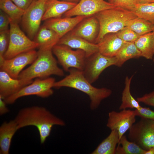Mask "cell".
<instances>
[{
    "label": "cell",
    "instance_id": "cell-40",
    "mask_svg": "<svg viewBox=\"0 0 154 154\" xmlns=\"http://www.w3.org/2000/svg\"><path fill=\"white\" fill-rule=\"evenodd\" d=\"M61 1H65L68 2H72L76 3H78L80 0H60Z\"/></svg>",
    "mask_w": 154,
    "mask_h": 154
},
{
    "label": "cell",
    "instance_id": "cell-42",
    "mask_svg": "<svg viewBox=\"0 0 154 154\" xmlns=\"http://www.w3.org/2000/svg\"><path fill=\"white\" fill-rule=\"evenodd\" d=\"M109 0V1H110H110H111V0Z\"/></svg>",
    "mask_w": 154,
    "mask_h": 154
},
{
    "label": "cell",
    "instance_id": "cell-39",
    "mask_svg": "<svg viewBox=\"0 0 154 154\" xmlns=\"http://www.w3.org/2000/svg\"><path fill=\"white\" fill-rule=\"evenodd\" d=\"M144 154H154V147H152L146 151Z\"/></svg>",
    "mask_w": 154,
    "mask_h": 154
},
{
    "label": "cell",
    "instance_id": "cell-21",
    "mask_svg": "<svg viewBox=\"0 0 154 154\" xmlns=\"http://www.w3.org/2000/svg\"><path fill=\"white\" fill-rule=\"evenodd\" d=\"M18 130L14 119L5 121L0 127V154H9L13 137Z\"/></svg>",
    "mask_w": 154,
    "mask_h": 154
},
{
    "label": "cell",
    "instance_id": "cell-28",
    "mask_svg": "<svg viewBox=\"0 0 154 154\" xmlns=\"http://www.w3.org/2000/svg\"><path fill=\"white\" fill-rule=\"evenodd\" d=\"M126 27L141 36L152 32L154 23L137 17L130 21Z\"/></svg>",
    "mask_w": 154,
    "mask_h": 154
},
{
    "label": "cell",
    "instance_id": "cell-19",
    "mask_svg": "<svg viewBox=\"0 0 154 154\" xmlns=\"http://www.w3.org/2000/svg\"><path fill=\"white\" fill-rule=\"evenodd\" d=\"M60 39L58 34L53 30L43 25L40 27L33 40L38 45V50H52Z\"/></svg>",
    "mask_w": 154,
    "mask_h": 154
},
{
    "label": "cell",
    "instance_id": "cell-20",
    "mask_svg": "<svg viewBox=\"0 0 154 154\" xmlns=\"http://www.w3.org/2000/svg\"><path fill=\"white\" fill-rule=\"evenodd\" d=\"M77 3L60 0H48L42 21L60 17L71 9Z\"/></svg>",
    "mask_w": 154,
    "mask_h": 154
},
{
    "label": "cell",
    "instance_id": "cell-10",
    "mask_svg": "<svg viewBox=\"0 0 154 154\" xmlns=\"http://www.w3.org/2000/svg\"><path fill=\"white\" fill-rule=\"evenodd\" d=\"M116 62L115 56H106L98 52L87 57L82 71L86 78L92 84L105 69L111 66H116Z\"/></svg>",
    "mask_w": 154,
    "mask_h": 154
},
{
    "label": "cell",
    "instance_id": "cell-23",
    "mask_svg": "<svg viewBox=\"0 0 154 154\" xmlns=\"http://www.w3.org/2000/svg\"><path fill=\"white\" fill-rule=\"evenodd\" d=\"M109 135L104 139L92 154H114L119 140V135L116 130H111Z\"/></svg>",
    "mask_w": 154,
    "mask_h": 154
},
{
    "label": "cell",
    "instance_id": "cell-31",
    "mask_svg": "<svg viewBox=\"0 0 154 154\" xmlns=\"http://www.w3.org/2000/svg\"><path fill=\"white\" fill-rule=\"evenodd\" d=\"M9 39V29L0 31V60L4 59L3 56L8 48Z\"/></svg>",
    "mask_w": 154,
    "mask_h": 154
},
{
    "label": "cell",
    "instance_id": "cell-32",
    "mask_svg": "<svg viewBox=\"0 0 154 154\" xmlns=\"http://www.w3.org/2000/svg\"><path fill=\"white\" fill-rule=\"evenodd\" d=\"M116 7L132 11L137 4L136 0H111L110 2Z\"/></svg>",
    "mask_w": 154,
    "mask_h": 154
},
{
    "label": "cell",
    "instance_id": "cell-38",
    "mask_svg": "<svg viewBox=\"0 0 154 154\" xmlns=\"http://www.w3.org/2000/svg\"><path fill=\"white\" fill-rule=\"evenodd\" d=\"M137 4H144L154 2V0H136Z\"/></svg>",
    "mask_w": 154,
    "mask_h": 154
},
{
    "label": "cell",
    "instance_id": "cell-9",
    "mask_svg": "<svg viewBox=\"0 0 154 154\" xmlns=\"http://www.w3.org/2000/svg\"><path fill=\"white\" fill-rule=\"evenodd\" d=\"M55 82V79L53 78H37L30 84L4 100L7 104H12L19 98L25 96L35 95L42 98H47L53 94L52 88Z\"/></svg>",
    "mask_w": 154,
    "mask_h": 154
},
{
    "label": "cell",
    "instance_id": "cell-34",
    "mask_svg": "<svg viewBox=\"0 0 154 154\" xmlns=\"http://www.w3.org/2000/svg\"><path fill=\"white\" fill-rule=\"evenodd\" d=\"M11 19L5 13L0 10V31L9 29Z\"/></svg>",
    "mask_w": 154,
    "mask_h": 154
},
{
    "label": "cell",
    "instance_id": "cell-18",
    "mask_svg": "<svg viewBox=\"0 0 154 154\" xmlns=\"http://www.w3.org/2000/svg\"><path fill=\"white\" fill-rule=\"evenodd\" d=\"M126 42L119 37L116 33H113L105 35L97 44L99 52L112 57L116 56Z\"/></svg>",
    "mask_w": 154,
    "mask_h": 154
},
{
    "label": "cell",
    "instance_id": "cell-16",
    "mask_svg": "<svg viewBox=\"0 0 154 154\" xmlns=\"http://www.w3.org/2000/svg\"><path fill=\"white\" fill-rule=\"evenodd\" d=\"M33 81L14 79L5 72L0 71V96L3 99L16 93Z\"/></svg>",
    "mask_w": 154,
    "mask_h": 154
},
{
    "label": "cell",
    "instance_id": "cell-29",
    "mask_svg": "<svg viewBox=\"0 0 154 154\" xmlns=\"http://www.w3.org/2000/svg\"><path fill=\"white\" fill-rule=\"evenodd\" d=\"M132 11L137 17L154 23V2L137 4Z\"/></svg>",
    "mask_w": 154,
    "mask_h": 154
},
{
    "label": "cell",
    "instance_id": "cell-11",
    "mask_svg": "<svg viewBox=\"0 0 154 154\" xmlns=\"http://www.w3.org/2000/svg\"><path fill=\"white\" fill-rule=\"evenodd\" d=\"M38 55L35 49L19 54L9 59L0 61L1 70L4 71L11 77L17 79L23 69L27 65L32 64Z\"/></svg>",
    "mask_w": 154,
    "mask_h": 154
},
{
    "label": "cell",
    "instance_id": "cell-37",
    "mask_svg": "<svg viewBox=\"0 0 154 154\" xmlns=\"http://www.w3.org/2000/svg\"><path fill=\"white\" fill-rule=\"evenodd\" d=\"M4 99L0 96V115L2 116L9 112V110L6 106Z\"/></svg>",
    "mask_w": 154,
    "mask_h": 154
},
{
    "label": "cell",
    "instance_id": "cell-27",
    "mask_svg": "<svg viewBox=\"0 0 154 154\" xmlns=\"http://www.w3.org/2000/svg\"><path fill=\"white\" fill-rule=\"evenodd\" d=\"M145 151L134 143L128 140L123 135L119 139L115 154H144Z\"/></svg>",
    "mask_w": 154,
    "mask_h": 154
},
{
    "label": "cell",
    "instance_id": "cell-14",
    "mask_svg": "<svg viewBox=\"0 0 154 154\" xmlns=\"http://www.w3.org/2000/svg\"><path fill=\"white\" fill-rule=\"evenodd\" d=\"M99 30L98 21L94 15L84 19L69 33L95 43Z\"/></svg>",
    "mask_w": 154,
    "mask_h": 154
},
{
    "label": "cell",
    "instance_id": "cell-4",
    "mask_svg": "<svg viewBox=\"0 0 154 154\" xmlns=\"http://www.w3.org/2000/svg\"><path fill=\"white\" fill-rule=\"evenodd\" d=\"M37 53L35 60L30 66L21 72L17 79L33 81L35 78L44 79L52 75H64L63 71L58 66L52 50H38Z\"/></svg>",
    "mask_w": 154,
    "mask_h": 154
},
{
    "label": "cell",
    "instance_id": "cell-24",
    "mask_svg": "<svg viewBox=\"0 0 154 154\" xmlns=\"http://www.w3.org/2000/svg\"><path fill=\"white\" fill-rule=\"evenodd\" d=\"M141 56L140 52L134 42H126L115 56L117 60L116 66L121 67L127 60Z\"/></svg>",
    "mask_w": 154,
    "mask_h": 154
},
{
    "label": "cell",
    "instance_id": "cell-2",
    "mask_svg": "<svg viewBox=\"0 0 154 154\" xmlns=\"http://www.w3.org/2000/svg\"><path fill=\"white\" fill-rule=\"evenodd\" d=\"M68 72V75L62 79L55 82L53 87H69L85 93L90 98L91 110L97 109L101 102L112 94V91L109 89L105 88H98L92 85L85 77L82 71L71 68Z\"/></svg>",
    "mask_w": 154,
    "mask_h": 154
},
{
    "label": "cell",
    "instance_id": "cell-25",
    "mask_svg": "<svg viewBox=\"0 0 154 154\" xmlns=\"http://www.w3.org/2000/svg\"><path fill=\"white\" fill-rule=\"evenodd\" d=\"M133 75L130 77L127 76L125 79V86L122 94L121 103L119 107L120 110L127 108H135L138 110L141 106L137 100L132 96L130 92V85Z\"/></svg>",
    "mask_w": 154,
    "mask_h": 154
},
{
    "label": "cell",
    "instance_id": "cell-30",
    "mask_svg": "<svg viewBox=\"0 0 154 154\" xmlns=\"http://www.w3.org/2000/svg\"><path fill=\"white\" fill-rule=\"evenodd\" d=\"M116 33L119 37L126 42H134L140 36L126 27Z\"/></svg>",
    "mask_w": 154,
    "mask_h": 154
},
{
    "label": "cell",
    "instance_id": "cell-26",
    "mask_svg": "<svg viewBox=\"0 0 154 154\" xmlns=\"http://www.w3.org/2000/svg\"><path fill=\"white\" fill-rule=\"evenodd\" d=\"M0 8L9 17L11 21L18 23L21 21L25 11L11 0L0 1Z\"/></svg>",
    "mask_w": 154,
    "mask_h": 154
},
{
    "label": "cell",
    "instance_id": "cell-8",
    "mask_svg": "<svg viewBox=\"0 0 154 154\" xmlns=\"http://www.w3.org/2000/svg\"><path fill=\"white\" fill-rule=\"evenodd\" d=\"M52 51L65 71H68L71 68L83 70L87 57L82 50H73L66 45L57 44L53 47Z\"/></svg>",
    "mask_w": 154,
    "mask_h": 154
},
{
    "label": "cell",
    "instance_id": "cell-35",
    "mask_svg": "<svg viewBox=\"0 0 154 154\" xmlns=\"http://www.w3.org/2000/svg\"><path fill=\"white\" fill-rule=\"evenodd\" d=\"M137 100L139 102L154 107V90L149 93L145 94L141 97H138Z\"/></svg>",
    "mask_w": 154,
    "mask_h": 154
},
{
    "label": "cell",
    "instance_id": "cell-5",
    "mask_svg": "<svg viewBox=\"0 0 154 154\" xmlns=\"http://www.w3.org/2000/svg\"><path fill=\"white\" fill-rule=\"evenodd\" d=\"M10 39L8 48L3 57L9 59L17 55L38 48V44L27 36L20 28L18 23L11 20Z\"/></svg>",
    "mask_w": 154,
    "mask_h": 154
},
{
    "label": "cell",
    "instance_id": "cell-22",
    "mask_svg": "<svg viewBox=\"0 0 154 154\" xmlns=\"http://www.w3.org/2000/svg\"><path fill=\"white\" fill-rule=\"evenodd\" d=\"M134 43L140 52L141 56L147 59H153L154 40L153 32L140 36Z\"/></svg>",
    "mask_w": 154,
    "mask_h": 154
},
{
    "label": "cell",
    "instance_id": "cell-41",
    "mask_svg": "<svg viewBox=\"0 0 154 154\" xmlns=\"http://www.w3.org/2000/svg\"><path fill=\"white\" fill-rule=\"evenodd\" d=\"M153 33V37H154V29L153 30V31H152ZM153 60L154 61V57L153 58Z\"/></svg>",
    "mask_w": 154,
    "mask_h": 154
},
{
    "label": "cell",
    "instance_id": "cell-3",
    "mask_svg": "<svg viewBox=\"0 0 154 154\" xmlns=\"http://www.w3.org/2000/svg\"><path fill=\"white\" fill-rule=\"evenodd\" d=\"M94 15L99 25L96 44L98 43L106 35L117 33L125 27L130 21L137 17L132 11L118 7L104 10Z\"/></svg>",
    "mask_w": 154,
    "mask_h": 154
},
{
    "label": "cell",
    "instance_id": "cell-7",
    "mask_svg": "<svg viewBox=\"0 0 154 154\" xmlns=\"http://www.w3.org/2000/svg\"><path fill=\"white\" fill-rule=\"evenodd\" d=\"M48 1L33 0L22 16V27L31 39L35 37L40 27Z\"/></svg>",
    "mask_w": 154,
    "mask_h": 154
},
{
    "label": "cell",
    "instance_id": "cell-33",
    "mask_svg": "<svg viewBox=\"0 0 154 154\" xmlns=\"http://www.w3.org/2000/svg\"><path fill=\"white\" fill-rule=\"evenodd\" d=\"M136 116L154 120V111L148 108L141 107L135 110Z\"/></svg>",
    "mask_w": 154,
    "mask_h": 154
},
{
    "label": "cell",
    "instance_id": "cell-36",
    "mask_svg": "<svg viewBox=\"0 0 154 154\" xmlns=\"http://www.w3.org/2000/svg\"><path fill=\"white\" fill-rule=\"evenodd\" d=\"M21 9L26 10L32 3L33 0H11Z\"/></svg>",
    "mask_w": 154,
    "mask_h": 154
},
{
    "label": "cell",
    "instance_id": "cell-15",
    "mask_svg": "<svg viewBox=\"0 0 154 154\" xmlns=\"http://www.w3.org/2000/svg\"><path fill=\"white\" fill-rule=\"evenodd\" d=\"M88 17L82 16L52 18L46 21L43 24L54 31L60 38L70 32L80 22Z\"/></svg>",
    "mask_w": 154,
    "mask_h": 154
},
{
    "label": "cell",
    "instance_id": "cell-6",
    "mask_svg": "<svg viewBox=\"0 0 154 154\" xmlns=\"http://www.w3.org/2000/svg\"><path fill=\"white\" fill-rule=\"evenodd\" d=\"M129 130V141L145 151L154 147V120L141 118Z\"/></svg>",
    "mask_w": 154,
    "mask_h": 154
},
{
    "label": "cell",
    "instance_id": "cell-13",
    "mask_svg": "<svg viewBox=\"0 0 154 154\" xmlns=\"http://www.w3.org/2000/svg\"><path fill=\"white\" fill-rule=\"evenodd\" d=\"M115 7L112 3L104 0H80L74 7L63 15L64 17L82 16L88 17Z\"/></svg>",
    "mask_w": 154,
    "mask_h": 154
},
{
    "label": "cell",
    "instance_id": "cell-1",
    "mask_svg": "<svg viewBox=\"0 0 154 154\" xmlns=\"http://www.w3.org/2000/svg\"><path fill=\"white\" fill-rule=\"evenodd\" d=\"M18 130L29 126L35 127L39 133L40 143L43 144L50 135L54 125L64 126L65 122L44 107L34 106L20 110L14 119Z\"/></svg>",
    "mask_w": 154,
    "mask_h": 154
},
{
    "label": "cell",
    "instance_id": "cell-12",
    "mask_svg": "<svg viewBox=\"0 0 154 154\" xmlns=\"http://www.w3.org/2000/svg\"><path fill=\"white\" fill-rule=\"evenodd\" d=\"M136 116L135 110L125 109L119 112L112 111L108 113L106 126L111 130L118 131L120 139L135 123Z\"/></svg>",
    "mask_w": 154,
    "mask_h": 154
},
{
    "label": "cell",
    "instance_id": "cell-43",
    "mask_svg": "<svg viewBox=\"0 0 154 154\" xmlns=\"http://www.w3.org/2000/svg\"><path fill=\"white\" fill-rule=\"evenodd\" d=\"M1 0H0V1H1Z\"/></svg>",
    "mask_w": 154,
    "mask_h": 154
},
{
    "label": "cell",
    "instance_id": "cell-17",
    "mask_svg": "<svg viewBox=\"0 0 154 154\" xmlns=\"http://www.w3.org/2000/svg\"><path fill=\"white\" fill-rule=\"evenodd\" d=\"M57 44L68 46L72 48L82 50L87 57L99 52L97 44L90 42L80 37L72 35L69 33L61 37Z\"/></svg>",
    "mask_w": 154,
    "mask_h": 154
}]
</instances>
